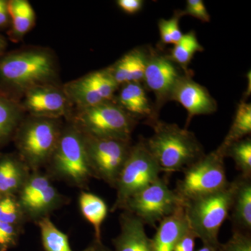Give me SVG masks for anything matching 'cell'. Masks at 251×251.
Instances as JSON below:
<instances>
[{
    "label": "cell",
    "instance_id": "cell-1",
    "mask_svg": "<svg viewBox=\"0 0 251 251\" xmlns=\"http://www.w3.org/2000/svg\"><path fill=\"white\" fill-rule=\"evenodd\" d=\"M58 80L57 60L49 49L27 48L0 57V93L18 101L31 89Z\"/></svg>",
    "mask_w": 251,
    "mask_h": 251
},
{
    "label": "cell",
    "instance_id": "cell-2",
    "mask_svg": "<svg viewBox=\"0 0 251 251\" xmlns=\"http://www.w3.org/2000/svg\"><path fill=\"white\" fill-rule=\"evenodd\" d=\"M150 126L153 134L145 143L161 172L183 171L205 155L196 135L187 128L160 120Z\"/></svg>",
    "mask_w": 251,
    "mask_h": 251
},
{
    "label": "cell",
    "instance_id": "cell-3",
    "mask_svg": "<svg viewBox=\"0 0 251 251\" xmlns=\"http://www.w3.org/2000/svg\"><path fill=\"white\" fill-rule=\"evenodd\" d=\"M234 182L219 192L184 203L190 228L203 245L219 249L220 229L229 217L233 200Z\"/></svg>",
    "mask_w": 251,
    "mask_h": 251
},
{
    "label": "cell",
    "instance_id": "cell-4",
    "mask_svg": "<svg viewBox=\"0 0 251 251\" xmlns=\"http://www.w3.org/2000/svg\"><path fill=\"white\" fill-rule=\"evenodd\" d=\"M62 131L59 120L23 119L14 134L21 161L29 169L37 171L50 160Z\"/></svg>",
    "mask_w": 251,
    "mask_h": 251
},
{
    "label": "cell",
    "instance_id": "cell-5",
    "mask_svg": "<svg viewBox=\"0 0 251 251\" xmlns=\"http://www.w3.org/2000/svg\"><path fill=\"white\" fill-rule=\"evenodd\" d=\"M49 162L56 176L75 186H85L94 177L83 133L75 125L62 130Z\"/></svg>",
    "mask_w": 251,
    "mask_h": 251
},
{
    "label": "cell",
    "instance_id": "cell-6",
    "mask_svg": "<svg viewBox=\"0 0 251 251\" xmlns=\"http://www.w3.org/2000/svg\"><path fill=\"white\" fill-rule=\"evenodd\" d=\"M225 157L218 149L183 171L175 192L182 202L213 194L229 184L226 175Z\"/></svg>",
    "mask_w": 251,
    "mask_h": 251
},
{
    "label": "cell",
    "instance_id": "cell-7",
    "mask_svg": "<svg viewBox=\"0 0 251 251\" xmlns=\"http://www.w3.org/2000/svg\"><path fill=\"white\" fill-rule=\"evenodd\" d=\"M75 126L85 134L98 138L130 141L137 120L115 102H105L77 110Z\"/></svg>",
    "mask_w": 251,
    "mask_h": 251
},
{
    "label": "cell",
    "instance_id": "cell-8",
    "mask_svg": "<svg viewBox=\"0 0 251 251\" xmlns=\"http://www.w3.org/2000/svg\"><path fill=\"white\" fill-rule=\"evenodd\" d=\"M161 173L145 140L132 145L129 156L117 179L115 188L117 190L116 201L112 211L122 209L130 198L159 179Z\"/></svg>",
    "mask_w": 251,
    "mask_h": 251
},
{
    "label": "cell",
    "instance_id": "cell-9",
    "mask_svg": "<svg viewBox=\"0 0 251 251\" xmlns=\"http://www.w3.org/2000/svg\"><path fill=\"white\" fill-rule=\"evenodd\" d=\"M183 205L184 202L174 190L169 188L165 179L159 178L130 198L122 209L136 216L144 224L156 227L157 223Z\"/></svg>",
    "mask_w": 251,
    "mask_h": 251
},
{
    "label": "cell",
    "instance_id": "cell-10",
    "mask_svg": "<svg viewBox=\"0 0 251 251\" xmlns=\"http://www.w3.org/2000/svg\"><path fill=\"white\" fill-rule=\"evenodd\" d=\"M83 135L94 177L115 188L119 175L129 156L133 145L131 140L98 138L85 133Z\"/></svg>",
    "mask_w": 251,
    "mask_h": 251
},
{
    "label": "cell",
    "instance_id": "cell-11",
    "mask_svg": "<svg viewBox=\"0 0 251 251\" xmlns=\"http://www.w3.org/2000/svg\"><path fill=\"white\" fill-rule=\"evenodd\" d=\"M62 87L72 105L81 110L112 101L120 86L106 68L89 73L67 82Z\"/></svg>",
    "mask_w": 251,
    "mask_h": 251
},
{
    "label": "cell",
    "instance_id": "cell-12",
    "mask_svg": "<svg viewBox=\"0 0 251 251\" xmlns=\"http://www.w3.org/2000/svg\"><path fill=\"white\" fill-rule=\"evenodd\" d=\"M183 74L180 72L179 67L169 59L168 54L163 55L150 51L143 82L156 97L153 110L157 117H158L162 106L171 101L175 85Z\"/></svg>",
    "mask_w": 251,
    "mask_h": 251
},
{
    "label": "cell",
    "instance_id": "cell-13",
    "mask_svg": "<svg viewBox=\"0 0 251 251\" xmlns=\"http://www.w3.org/2000/svg\"><path fill=\"white\" fill-rule=\"evenodd\" d=\"M29 116L59 120L70 115L72 104L59 85L39 86L28 91L20 100Z\"/></svg>",
    "mask_w": 251,
    "mask_h": 251
},
{
    "label": "cell",
    "instance_id": "cell-14",
    "mask_svg": "<svg viewBox=\"0 0 251 251\" xmlns=\"http://www.w3.org/2000/svg\"><path fill=\"white\" fill-rule=\"evenodd\" d=\"M171 100L178 102L188 112L186 125L197 115H211L217 110V103L204 86L192 78L191 74H184L176 82Z\"/></svg>",
    "mask_w": 251,
    "mask_h": 251
},
{
    "label": "cell",
    "instance_id": "cell-15",
    "mask_svg": "<svg viewBox=\"0 0 251 251\" xmlns=\"http://www.w3.org/2000/svg\"><path fill=\"white\" fill-rule=\"evenodd\" d=\"M120 233L112 240L114 251H153L151 239L145 224L136 216L125 211L120 219Z\"/></svg>",
    "mask_w": 251,
    "mask_h": 251
},
{
    "label": "cell",
    "instance_id": "cell-16",
    "mask_svg": "<svg viewBox=\"0 0 251 251\" xmlns=\"http://www.w3.org/2000/svg\"><path fill=\"white\" fill-rule=\"evenodd\" d=\"M120 87L116 103L127 113L137 120L147 119L150 126L158 120L141 82H129Z\"/></svg>",
    "mask_w": 251,
    "mask_h": 251
},
{
    "label": "cell",
    "instance_id": "cell-17",
    "mask_svg": "<svg viewBox=\"0 0 251 251\" xmlns=\"http://www.w3.org/2000/svg\"><path fill=\"white\" fill-rule=\"evenodd\" d=\"M149 55L150 51L148 50L135 48L124 54L107 69L120 87L129 82H141Z\"/></svg>",
    "mask_w": 251,
    "mask_h": 251
},
{
    "label": "cell",
    "instance_id": "cell-18",
    "mask_svg": "<svg viewBox=\"0 0 251 251\" xmlns=\"http://www.w3.org/2000/svg\"><path fill=\"white\" fill-rule=\"evenodd\" d=\"M189 229L184 204L162 220L151 239L153 251H173L178 241Z\"/></svg>",
    "mask_w": 251,
    "mask_h": 251
},
{
    "label": "cell",
    "instance_id": "cell-19",
    "mask_svg": "<svg viewBox=\"0 0 251 251\" xmlns=\"http://www.w3.org/2000/svg\"><path fill=\"white\" fill-rule=\"evenodd\" d=\"M234 191L229 216L232 230L251 231V176H238L234 180Z\"/></svg>",
    "mask_w": 251,
    "mask_h": 251
},
{
    "label": "cell",
    "instance_id": "cell-20",
    "mask_svg": "<svg viewBox=\"0 0 251 251\" xmlns=\"http://www.w3.org/2000/svg\"><path fill=\"white\" fill-rule=\"evenodd\" d=\"M8 7L11 17L8 37L12 42L18 43L35 25V11L27 0H9Z\"/></svg>",
    "mask_w": 251,
    "mask_h": 251
},
{
    "label": "cell",
    "instance_id": "cell-21",
    "mask_svg": "<svg viewBox=\"0 0 251 251\" xmlns=\"http://www.w3.org/2000/svg\"><path fill=\"white\" fill-rule=\"evenodd\" d=\"M27 169L21 158L11 156L0 158V193L9 194L20 191L29 176Z\"/></svg>",
    "mask_w": 251,
    "mask_h": 251
},
{
    "label": "cell",
    "instance_id": "cell-22",
    "mask_svg": "<svg viewBox=\"0 0 251 251\" xmlns=\"http://www.w3.org/2000/svg\"><path fill=\"white\" fill-rule=\"evenodd\" d=\"M63 201L62 195L50 184L20 206L24 215L39 220L62 205Z\"/></svg>",
    "mask_w": 251,
    "mask_h": 251
},
{
    "label": "cell",
    "instance_id": "cell-23",
    "mask_svg": "<svg viewBox=\"0 0 251 251\" xmlns=\"http://www.w3.org/2000/svg\"><path fill=\"white\" fill-rule=\"evenodd\" d=\"M24 113L19 101L0 93V145L15 134Z\"/></svg>",
    "mask_w": 251,
    "mask_h": 251
},
{
    "label": "cell",
    "instance_id": "cell-24",
    "mask_svg": "<svg viewBox=\"0 0 251 251\" xmlns=\"http://www.w3.org/2000/svg\"><path fill=\"white\" fill-rule=\"evenodd\" d=\"M79 205L84 218L94 227L95 241L101 242V226L108 213L106 203L97 195L82 192L79 197Z\"/></svg>",
    "mask_w": 251,
    "mask_h": 251
},
{
    "label": "cell",
    "instance_id": "cell-25",
    "mask_svg": "<svg viewBox=\"0 0 251 251\" xmlns=\"http://www.w3.org/2000/svg\"><path fill=\"white\" fill-rule=\"evenodd\" d=\"M204 48L200 44L197 36L194 31L183 35L181 40L175 44L171 50L168 57L172 62L175 63L183 72L186 74H190L188 67L194 57L195 54L198 52H202Z\"/></svg>",
    "mask_w": 251,
    "mask_h": 251
},
{
    "label": "cell",
    "instance_id": "cell-26",
    "mask_svg": "<svg viewBox=\"0 0 251 251\" xmlns=\"http://www.w3.org/2000/svg\"><path fill=\"white\" fill-rule=\"evenodd\" d=\"M251 133V104L242 100L238 105L233 122L222 144L218 148L223 152L231 144L244 139Z\"/></svg>",
    "mask_w": 251,
    "mask_h": 251
},
{
    "label": "cell",
    "instance_id": "cell-27",
    "mask_svg": "<svg viewBox=\"0 0 251 251\" xmlns=\"http://www.w3.org/2000/svg\"><path fill=\"white\" fill-rule=\"evenodd\" d=\"M38 226L46 251H74L67 234L59 230L49 217L44 216L38 220Z\"/></svg>",
    "mask_w": 251,
    "mask_h": 251
},
{
    "label": "cell",
    "instance_id": "cell-28",
    "mask_svg": "<svg viewBox=\"0 0 251 251\" xmlns=\"http://www.w3.org/2000/svg\"><path fill=\"white\" fill-rule=\"evenodd\" d=\"M225 158L230 157L243 176H251V139L247 137L229 145L223 152Z\"/></svg>",
    "mask_w": 251,
    "mask_h": 251
},
{
    "label": "cell",
    "instance_id": "cell-29",
    "mask_svg": "<svg viewBox=\"0 0 251 251\" xmlns=\"http://www.w3.org/2000/svg\"><path fill=\"white\" fill-rule=\"evenodd\" d=\"M181 16V11H176L174 16L170 19H161L158 21V26L162 44L175 46L181 40L184 35L179 28V19Z\"/></svg>",
    "mask_w": 251,
    "mask_h": 251
},
{
    "label": "cell",
    "instance_id": "cell-30",
    "mask_svg": "<svg viewBox=\"0 0 251 251\" xmlns=\"http://www.w3.org/2000/svg\"><path fill=\"white\" fill-rule=\"evenodd\" d=\"M18 201L6 195L0 200V221L5 224L18 226L24 217Z\"/></svg>",
    "mask_w": 251,
    "mask_h": 251
},
{
    "label": "cell",
    "instance_id": "cell-31",
    "mask_svg": "<svg viewBox=\"0 0 251 251\" xmlns=\"http://www.w3.org/2000/svg\"><path fill=\"white\" fill-rule=\"evenodd\" d=\"M218 251H251V233L232 230V237L225 244H220Z\"/></svg>",
    "mask_w": 251,
    "mask_h": 251
},
{
    "label": "cell",
    "instance_id": "cell-32",
    "mask_svg": "<svg viewBox=\"0 0 251 251\" xmlns=\"http://www.w3.org/2000/svg\"><path fill=\"white\" fill-rule=\"evenodd\" d=\"M181 16H191L202 23L210 22L211 17L202 0H188L186 7L181 11Z\"/></svg>",
    "mask_w": 251,
    "mask_h": 251
},
{
    "label": "cell",
    "instance_id": "cell-33",
    "mask_svg": "<svg viewBox=\"0 0 251 251\" xmlns=\"http://www.w3.org/2000/svg\"><path fill=\"white\" fill-rule=\"evenodd\" d=\"M18 234V226L0 221V248L7 250L9 248L14 247L17 243Z\"/></svg>",
    "mask_w": 251,
    "mask_h": 251
},
{
    "label": "cell",
    "instance_id": "cell-34",
    "mask_svg": "<svg viewBox=\"0 0 251 251\" xmlns=\"http://www.w3.org/2000/svg\"><path fill=\"white\" fill-rule=\"evenodd\" d=\"M196 239L197 237L189 227L187 232L176 243L173 251H195Z\"/></svg>",
    "mask_w": 251,
    "mask_h": 251
},
{
    "label": "cell",
    "instance_id": "cell-35",
    "mask_svg": "<svg viewBox=\"0 0 251 251\" xmlns=\"http://www.w3.org/2000/svg\"><path fill=\"white\" fill-rule=\"evenodd\" d=\"M117 4L126 14L133 15L142 9L144 1L142 0H118Z\"/></svg>",
    "mask_w": 251,
    "mask_h": 251
},
{
    "label": "cell",
    "instance_id": "cell-36",
    "mask_svg": "<svg viewBox=\"0 0 251 251\" xmlns=\"http://www.w3.org/2000/svg\"><path fill=\"white\" fill-rule=\"evenodd\" d=\"M11 26V17H10L8 1L0 0V30L9 29Z\"/></svg>",
    "mask_w": 251,
    "mask_h": 251
},
{
    "label": "cell",
    "instance_id": "cell-37",
    "mask_svg": "<svg viewBox=\"0 0 251 251\" xmlns=\"http://www.w3.org/2000/svg\"><path fill=\"white\" fill-rule=\"evenodd\" d=\"M83 251H112L109 249L108 248L105 247L103 245V243L102 242H97V241H95L92 244V245L90 246L88 248L84 250Z\"/></svg>",
    "mask_w": 251,
    "mask_h": 251
},
{
    "label": "cell",
    "instance_id": "cell-38",
    "mask_svg": "<svg viewBox=\"0 0 251 251\" xmlns=\"http://www.w3.org/2000/svg\"><path fill=\"white\" fill-rule=\"evenodd\" d=\"M8 44L6 38L0 34V57L5 53Z\"/></svg>",
    "mask_w": 251,
    "mask_h": 251
},
{
    "label": "cell",
    "instance_id": "cell-39",
    "mask_svg": "<svg viewBox=\"0 0 251 251\" xmlns=\"http://www.w3.org/2000/svg\"><path fill=\"white\" fill-rule=\"evenodd\" d=\"M247 78H248V81H249V85H248V88H247V92H246V93H245V96L246 97H249V95H250L251 94V72H249V73H248L247 74Z\"/></svg>",
    "mask_w": 251,
    "mask_h": 251
},
{
    "label": "cell",
    "instance_id": "cell-40",
    "mask_svg": "<svg viewBox=\"0 0 251 251\" xmlns=\"http://www.w3.org/2000/svg\"><path fill=\"white\" fill-rule=\"evenodd\" d=\"M196 251H218L216 248L210 247V246L203 245V247Z\"/></svg>",
    "mask_w": 251,
    "mask_h": 251
},
{
    "label": "cell",
    "instance_id": "cell-41",
    "mask_svg": "<svg viewBox=\"0 0 251 251\" xmlns=\"http://www.w3.org/2000/svg\"><path fill=\"white\" fill-rule=\"evenodd\" d=\"M0 251H6V249H2V248H0Z\"/></svg>",
    "mask_w": 251,
    "mask_h": 251
}]
</instances>
